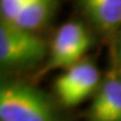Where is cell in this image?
Listing matches in <instances>:
<instances>
[{
	"mask_svg": "<svg viewBox=\"0 0 121 121\" xmlns=\"http://www.w3.org/2000/svg\"><path fill=\"white\" fill-rule=\"evenodd\" d=\"M0 120L56 121L47 98L40 91L22 83H7L1 86Z\"/></svg>",
	"mask_w": 121,
	"mask_h": 121,
	"instance_id": "obj_1",
	"label": "cell"
},
{
	"mask_svg": "<svg viewBox=\"0 0 121 121\" xmlns=\"http://www.w3.org/2000/svg\"><path fill=\"white\" fill-rule=\"evenodd\" d=\"M46 44L29 30L1 20L0 63L4 67H22L45 56Z\"/></svg>",
	"mask_w": 121,
	"mask_h": 121,
	"instance_id": "obj_2",
	"label": "cell"
},
{
	"mask_svg": "<svg viewBox=\"0 0 121 121\" xmlns=\"http://www.w3.org/2000/svg\"><path fill=\"white\" fill-rule=\"evenodd\" d=\"M92 44L90 34L80 22H67L56 33L51 47V56L43 72L69 69L75 65Z\"/></svg>",
	"mask_w": 121,
	"mask_h": 121,
	"instance_id": "obj_3",
	"label": "cell"
},
{
	"mask_svg": "<svg viewBox=\"0 0 121 121\" xmlns=\"http://www.w3.org/2000/svg\"><path fill=\"white\" fill-rule=\"evenodd\" d=\"M99 80L95 65L89 60H82L57 78L55 92L64 105H76L94 92Z\"/></svg>",
	"mask_w": 121,
	"mask_h": 121,
	"instance_id": "obj_4",
	"label": "cell"
},
{
	"mask_svg": "<svg viewBox=\"0 0 121 121\" xmlns=\"http://www.w3.org/2000/svg\"><path fill=\"white\" fill-rule=\"evenodd\" d=\"M91 121H121V74L110 73L95 93Z\"/></svg>",
	"mask_w": 121,
	"mask_h": 121,
	"instance_id": "obj_5",
	"label": "cell"
},
{
	"mask_svg": "<svg viewBox=\"0 0 121 121\" xmlns=\"http://www.w3.org/2000/svg\"><path fill=\"white\" fill-rule=\"evenodd\" d=\"M84 11L98 28L114 29L121 24V0H81Z\"/></svg>",
	"mask_w": 121,
	"mask_h": 121,
	"instance_id": "obj_6",
	"label": "cell"
},
{
	"mask_svg": "<svg viewBox=\"0 0 121 121\" xmlns=\"http://www.w3.org/2000/svg\"><path fill=\"white\" fill-rule=\"evenodd\" d=\"M55 0H27L13 25L25 30L42 27L51 17Z\"/></svg>",
	"mask_w": 121,
	"mask_h": 121,
	"instance_id": "obj_7",
	"label": "cell"
},
{
	"mask_svg": "<svg viewBox=\"0 0 121 121\" xmlns=\"http://www.w3.org/2000/svg\"><path fill=\"white\" fill-rule=\"evenodd\" d=\"M26 1L27 0H0L1 20L13 24Z\"/></svg>",
	"mask_w": 121,
	"mask_h": 121,
	"instance_id": "obj_8",
	"label": "cell"
},
{
	"mask_svg": "<svg viewBox=\"0 0 121 121\" xmlns=\"http://www.w3.org/2000/svg\"><path fill=\"white\" fill-rule=\"evenodd\" d=\"M119 51H118V54H119V58H120V62H121V37H120V42H119Z\"/></svg>",
	"mask_w": 121,
	"mask_h": 121,
	"instance_id": "obj_9",
	"label": "cell"
}]
</instances>
